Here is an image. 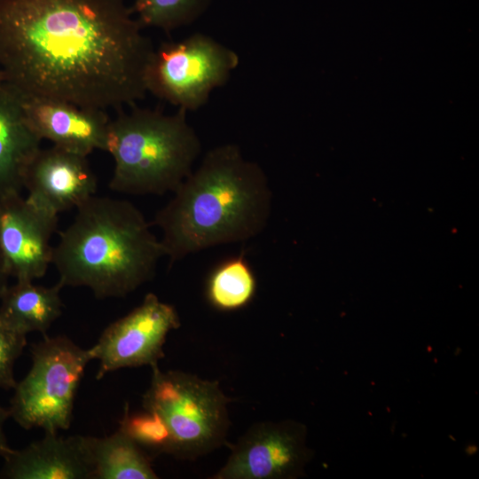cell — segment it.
Listing matches in <instances>:
<instances>
[{
  "label": "cell",
  "instance_id": "cell-4",
  "mask_svg": "<svg viewBox=\"0 0 479 479\" xmlns=\"http://www.w3.org/2000/svg\"><path fill=\"white\" fill-rule=\"evenodd\" d=\"M106 152L114 161L113 191L162 195L173 192L192 171L201 142L185 110L168 114L134 107L110 120Z\"/></svg>",
  "mask_w": 479,
  "mask_h": 479
},
{
  "label": "cell",
  "instance_id": "cell-13",
  "mask_svg": "<svg viewBox=\"0 0 479 479\" xmlns=\"http://www.w3.org/2000/svg\"><path fill=\"white\" fill-rule=\"evenodd\" d=\"M0 473L6 479H92L87 436H44L21 450H14Z\"/></svg>",
  "mask_w": 479,
  "mask_h": 479
},
{
  "label": "cell",
  "instance_id": "cell-20",
  "mask_svg": "<svg viewBox=\"0 0 479 479\" xmlns=\"http://www.w3.org/2000/svg\"><path fill=\"white\" fill-rule=\"evenodd\" d=\"M26 345V334L9 328L0 321V389L15 388L14 364Z\"/></svg>",
  "mask_w": 479,
  "mask_h": 479
},
{
  "label": "cell",
  "instance_id": "cell-16",
  "mask_svg": "<svg viewBox=\"0 0 479 479\" xmlns=\"http://www.w3.org/2000/svg\"><path fill=\"white\" fill-rule=\"evenodd\" d=\"M92 479H157L151 458L121 430L105 437L87 436Z\"/></svg>",
  "mask_w": 479,
  "mask_h": 479
},
{
  "label": "cell",
  "instance_id": "cell-8",
  "mask_svg": "<svg viewBox=\"0 0 479 479\" xmlns=\"http://www.w3.org/2000/svg\"><path fill=\"white\" fill-rule=\"evenodd\" d=\"M181 325L171 304L149 293L124 317L111 323L90 348L99 362L98 380L116 370L154 365L164 357L168 334Z\"/></svg>",
  "mask_w": 479,
  "mask_h": 479
},
{
  "label": "cell",
  "instance_id": "cell-1",
  "mask_svg": "<svg viewBox=\"0 0 479 479\" xmlns=\"http://www.w3.org/2000/svg\"><path fill=\"white\" fill-rule=\"evenodd\" d=\"M142 28L123 0H0V69L26 97L133 106L154 49Z\"/></svg>",
  "mask_w": 479,
  "mask_h": 479
},
{
  "label": "cell",
  "instance_id": "cell-6",
  "mask_svg": "<svg viewBox=\"0 0 479 479\" xmlns=\"http://www.w3.org/2000/svg\"><path fill=\"white\" fill-rule=\"evenodd\" d=\"M32 365L17 382L10 417L25 429L58 433L69 428L76 390L88 364L90 349H82L66 336L48 337L30 349Z\"/></svg>",
  "mask_w": 479,
  "mask_h": 479
},
{
  "label": "cell",
  "instance_id": "cell-7",
  "mask_svg": "<svg viewBox=\"0 0 479 479\" xmlns=\"http://www.w3.org/2000/svg\"><path fill=\"white\" fill-rule=\"evenodd\" d=\"M239 62L233 50L202 33L165 42L151 53L145 90L177 109L197 111L228 82Z\"/></svg>",
  "mask_w": 479,
  "mask_h": 479
},
{
  "label": "cell",
  "instance_id": "cell-15",
  "mask_svg": "<svg viewBox=\"0 0 479 479\" xmlns=\"http://www.w3.org/2000/svg\"><path fill=\"white\" fill-rule=\"evenodd\" d=\"M62 288L59 282L43 287L33 281L16 280L6 287L0 297V321L26 335L31 332L44 335L62 313Z\"/></svg>",
  "mask_w": 479,
  "mask_h": 479
},
{
  "label": "cell",
  "instance_id": "cell-5",
  "mask_svg": "<svg viewBox=\"0 0 479 479\" xmlns=\"http://www.w3.org/2000/svg\"><path fill=\"white\" fill-rule=\"evenodd\" d=\"M143 408L155 412L171 439L169 454L193 460L226 444L231 402L216 381L152 365Z\"/></svg>",
  "mask_w": 479,
  "mask_h": 479
},
{
  "label": "cell",
  "instance_id": "cell-9",
  "mask_svg": "<svg viewBox=\"0 0 479 479\" xmlns=\"http://www.w3.org/2000/svg\"><path fill=\"white\" fill-rule=\"evenodd\" d=\"M306 428L293 421H263L232 444L225 464L212 479H291L302 475L311 453Z\"/></svg>",
  "mask_w": 479,
  "mask_h": 479
},
{
  "label": "cell",
  "instance_id": "cell-11",
  "mask_svg": "<svg viewBox=\"0 0 479 479\" xmlns=\"http://www.w3.org/2000/svg\"><path fill=\"white\" fill-rule=\"evenodd\" d=\"M23 187L31 203L59 215L95 195L98 181L87 156L53 145L41 148L33 158Z\"/></svg>",
  "mask_w": 479,
  "mask_h": 479
},
{
  "label": "cell",
  "instance_id": "cell-3",
  "mask_svg": "<svg viewBox=\"0 0 479 479\" xmlns=\"http://www.w3.org/2000/svg\"><path fill=\"white\" fill-rule=\"evenodd\" d=\"M163 256L161 240L133 203L93 195L59 233L51 263L63 287H83L97 298H120L149 281Z\"/></svg>",
  "mask_w": 479,
  "mask_h": 479
},
{
  "label": "cell",
  "instance_id": "cell-10",
  "mask_svg": "<svg viewBox=\"0 0 479 479\" xmlns=\"http://www.w3.org/2000/svg\"><path fill=\"white\" fill-rule=\"evenodd\" d=\"M58 215L43 209L20 192L0 197V255L7 277L34 281L52 261L51 239Z\"/></svg>",
  "mask_w": 479,
  "mask_h": 479
},
{
  "label": "cell",
  "instance_id": "cell-23",
  "mask_svg": "<svg viewBox=\"0 0 479 479\" xmlns=\"http://www.w3.org/2000/svg\"><path fill=\"white\" fill-rule=\"evenodd\" d=\"M4 82V74L2 72V70L0 69V86Z\"/></svg>",
  "mask_w": 479,
  "mask_h": 479
},
{
  "label": "cell",
  "instance_id": "cell-2",
  "mask_svg": "<svg viewBox=\"0 0 479 479\" xmlns=\"http://www.w3.org/2000/svg\"><path fill=\"white\" fill-rule=\"evenodd\" d=\"M150 223L170 263L219 245L247 241L266 227L271 192L263 168L239 145L209 149Z\"/></svg>",
  "mask_w": 479,
  "mask_h": 479
},
{
  "label": "cell",
  "instance_id": "cell-18",
  "mask_svg": "<svg viewBox=\"0 0 479 479\" xmlns=\"http://www.w3.org/2000/svg\"><path fill=\"white\" fill-rule=\"evenodd\" d=\"M210 0H135L133 15L144 27L167 33L191 24L207 8Z\"/></svg>",
  "mask_w": 479,
  "mask_h": 479
},
{
  "label": "cell",
  "instance_id": "cell-17",
  "mask_svg": "<svg viewBox=\"0 0 479 479\" xmlns=\"http://www.w3.org/2000/svg\"><path fill=\"white\" fill-rule=\"evenodd\" d=\"M256 291V279L243 255L219 264L207 283V297L217 310L231 311L247 305Z\"/></svg>",
  "mask_w": 479,
  "mask_h": 479
},
{
  "label": "cell",
  "instance_id": "cell-22",
  "mask_svg": "<svg viewBox=\"0 0 479 479\" xmlns=\"http://www.w3.org/2000/svg\"><path fill=\"white\" fill-rule=\"evenodd\" d=\"M7 275L5 274L4 271V268H3V263H2V258H1V255H0V297L2 295V294L4 293V289L6 288V287L8 286L7 285Z\"/></svg>",
  "mask_w": 479,
  "mask_h": 479
},
{
  "label": "cell",
  "instance_id": "cell-21",
  "mask_svg": "<svg viewBox=\"0 0 479 479\" xmlns=\"http://www.w3.org/2000/svg\"><path fill=\"white\" fill-rule=\"evenodd\" d=\"M10 417L9 409L0 406V456L4 459L7 458L13 451L7 442L4 431V425L6 420Z\"/></svg>",
  "mask_w": 479,
  "mask_h": 479
},
{
  "label": "cell",
  "instance_id": "cell-14",
  "mask_svg": "<svg viewBox=\"0 0 479 479\" xmlns=\"http://www.w3.org/2000/svg\"><path fill=\"white\" fill-rule=\"evenodd\" d=\"M41 143L26 119L22 95L4 82L0 86V197L20 192Z\"/></svg>",
  "mask_w": 479,
  "mask_h": 479
},
{
  "label": "cell",
  "instance_id": "cell-19",
  "mask_svg": "<svg viewBox=\"0 0 479 479\" xmlns=\"http://www.w3.org/2000/svg\"><path fill=\"white\" fill-rule=\"evenodd\" d=\"M119 425L118 429L145 452L169 454L170 434L162 419L155 412L145 408L142 412H130L126 406Z\"/></svg>",
  "mask_w": 479,
  "mask_h": 479
},
{
  "label": "cell",
  "instance_id": "cell-12",
  "mask_svg": "<svg viewBox=\"0 0 479 479\" xmlns=\"http://www.w3.org/2000/svg\"><path fill=\"white\" fill-rule=\"evenodd\" d=\"M22 106L28 124L42 140L84 156L106 151L110 120L104 110L23 95Z\"/></svg>",
  "mask_w": 479,
  "mask_h": 479
}]
</instances>
